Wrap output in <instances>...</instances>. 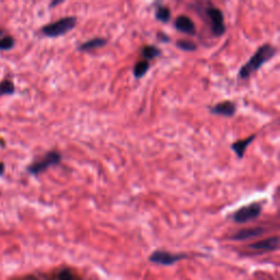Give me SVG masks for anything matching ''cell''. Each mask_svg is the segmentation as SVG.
<instances>
[{
    "mask_svg": "<svg viewBox=\"0 0 280 280\" xmlns=\"http://www.w3.org/2000/svg\"><path fill=\"white\" fill-rule=\"evenodd\" d=\"M155 17L158 21L162 22V23H168L171 19L170 8L164 6H158L155 11Z\"/></svg>",
    "mask_w": 280,
    "mask_h": 280,
    "instance_id": "obj_15",
    "label": "cell"
},
{
    "mask_svg": "<svg viewBox=\"0 0 280 280\" xmlns=\"http://www.w3.org/2000/svg\"><path fill=\"white\" fill-rule=\"evenodd\" d=\"M141 55L147 61L152 60L156 57L161 55V49L155 46V45H146V46L141 48Z\"/></svg>",
    "mask_w": 280,
    "mask_h": 280,
    "instance_id": "obj_13",
    "label": "cell"
},
{
    "mask_svg": "<svg viewBox=\"0 0 280 280\" xmlns=\"http://www.w3.org/2000/svg\"><path fill=\"white\" fill-rule=\"evenodd\" d=\"M277 48L273 46L272 44L266 43L257 48V51L253 54V56L247 60L246 64L241 67L239 71V78L246 80L250 77L259 70L261 66L276 56Z\"/></svg>",
    "mask_w": 280,
    "mask_h": 280,
    "instance_id": "obj_1",
    "label": "cell"
},
{
    "mask_svg": "<svg viewBox=\"0 0 280 280\" xmlns=\"http://www.w3.org/2000/svg\"><path fill=\"white\" fill-rule=\"evenodd\" d=\"M16 40L11 35H6L0 38V51H10L13 48Z\"/></svg>",
    "mask_w": 280,
    "mask_h": 280,
    "instance_id": "obj_17",
    "label": "cell"
},
{
    "mask_svg": "<svg viewBox=\"0 0 280 280\" xmlns=\"http://www.w3.org/2000/svg\"><path fill=\"white\" fill-rule=\"evenodd\" d=\"M107 43V40L103 38H94L87 40V42H83L82 44H80L78 46V51L80 52H88L92 51V49L100 48L105 46Z\"/></svg>",
    "mask_w": 280,
    "mask_h": 280,
    "instance_id": "obj_12",
    "label": "cell"
},
{
    "mask_svg": "<svg viewBox=\"0 0 280 280\" xmlns=\"http://www.w3.org/2000/svg\"><path fill=\"white\" fill-rule=\"evenodd\" d=\"M261 214V204L260 202H252L250 205L243 206L240 209L234 212L232 218L237 223H245L248 221L255 220L259 218Z\"/></svg>",
    "mask_w": 280,
    "mask_h": 280,
    "instance_id": "obj_5",
    "label": "cell"
},
{
    "mask_svg": "<svg viewBox=\"0 0 280 280\" xmlns=\"http://www.w3.org/2000/svg\"><path fill=\"white\" fill-rule=\"evenodd\" d=\"M4 169H6V168H4V164L2 163V162H0V176L3 174Z\"/></svg>",
    "mask_w": 280,
    "mask_h": 280,
    "instance_id": "obj_22",
    "label": "cell"
},
{
    "mask_svg": "<svg viewBox=\"0 0 280 280\" xmlns=\"http://www.w3.org/2000/svg\"><path fill=\"white\" fill-rule=\"evenodd\" d=\"M16 92L15 83L9 79H3L0 81V98L3 96H11Z\"/></svg>",
    "mask_w": 280,
    "mask_h": 280,
    "instance_id": "obj_16",
    "label": "cell"
},
{
    "mask_svg": "<svg viewBox=\"0 0 280 280\" xmlns=\"http://www.w3.org/2000/svg\"><path fill=\"white\" fill-rule=\"evenodd\" d=\"M256 138V134L251 135L250 137H247L245 139L242 140H238V141H234L231 144V149L234 151V153L238 156L239 159H243L244 157V153L246 151V148L250 146V144L253 142V140Z\"/></svg>",
    "mask_w": 280,
    "mask_h": 280,
    "instance_id": "obj_9",
    "label": "cell"
},
{
    "mask_svg": "<svg viewBox=\"0 0 280 280\" xmlns=\"http://www.w3.org/2000/svg\"><path fill=\"white\" fill-rule=\"evenodd\" d=\"M176 46L184 52H194L197 49V45L188 40H176Z\"/></svg>",
    "mask_w": 280,
    "mask_h": 280,
    "instance_id": "obj_18",
    "label": "cell"
},
{
    "mask_svg": "<svg viewBox=\"0 0 280 280\" xmlns=\"http://www.w3.org/2000/svg\"><path fill=\"white\" fill-rule=\"evenodd\" d=\"M205 15L209 21L212 34L215 36H222L227 32V28L224 25L223 12L219 8L210 4L205 9Z\"/></svg>",
    "mask_w": 280,
    "mask_h": 280,
    "instance_id": "obj_4",
    "label": "cell"
},
{
    "mask_svg": "<svg viewBox=\"0 0 280 280\" xmlns=\"http://www.w3.org/2000/svg\"><path fill=\"white\" fill-rule=\"evenodd\" d=\"M184 259V255L180 254H172V253L165 251H156L152 253L150 256V260L153 263L161 264V265H172L175 261Z\"/></svg>",
    "mask_w": 280,
    "mask_h": 280,
    "instance_id": "obj_6",
    "label": "cell"
},
{
    "mask_svg": "<svg viewBox=\"0 0 280 280\" xmlns=\"http://www.w3.org/2000/svg\"><path fill=\"white\" fill-rule=\"evenodd\" d=\"M77 23H78V19L76 17H64L60 20L42 26L40 33L46 38H60V36L65 35L66 33L70 32L71 30H74Z\"/></svg>",
    "mask_w": 280,
    "mask_h": 280,
    "instance_id": "obj_2",
    "label": "cell"
},
{
    "mask_svg": "<svg viewBox=\"0 0 280 280\" xmlns=\"http://www.w3.org/2000/svg\"><path fill=\"white\" fill-rule=\"evenodd\" d=\"M58 280H75L72 274L69 272V270H62V272L60 274V277H58Z\"/></svg>",
    "mask_w": 280,
    "mask_h": 280,
    "instance_id": "obj_19",
    "label": "cell"
},
{
    "mask_svg": "<svg viewBox=\"0 0 280 280\" xmlns=\"http://www.w3.org/2000/svg\"><path fill=\"white\" fill-rule=\"evenodd\" d=\"M60 162H61L60 153L56 150H52L48 151L47 153H45V156L42 157V159H39L34 161L33 163H31L28 168H26V171H28L30 174L36 176L45 172V171H47L49 168H52V166L60 165Z\"/></svg>",
    "mask_w": 280,
    "mask_h": 280,
    "instance_id": "obj_3",
    "label": "cell"
},
{
    "mask_svg": "<svg viewBox=\"0 0 280 280\" xmlns=\"http://www.w3.org/2000/svg\"><path fill=\"white\" fill-rule=\"evenodd\" d=\"M3 34H4V31L2 29H0V38H1Z\"/></svg>",
    "mask_w": 280,
    "mask_h": 280,
    "instance_id": "obj_23",
    "label": "cell"
},
{
    "mask_svg": "<svg viewBox=\"0 0 280 280\" xmlns=\"http://www.w3.org/2000/svg\"><path fill=\"white\" fill-rule=\"evenodd\" d=\"M265 232V230L263 228H250V229H243L240 230L238 233L234 234L232 237L233 240L237 241H244L247 240V239H252V238H256L261 236Z\"/></svg>",
    "mask_w": 280,
    "mask_h": 280,
    "instance_id": "obj_11",
    "label": "cell"
},
{
    "mask_svg": "<svg viewBox=\"0 0 280 280\" xmlns=\"http://www.w3.org/2000/svg\"><path fill=\"white\" fill-rule=\"evenodd\" d=\"M149 68H150V64H149V61H147V60L137 61L136 65L134 66V70H133L134 77L136 79L142 78L143 76H146Z\"/></svg>",
    "mask_w": 280,
    "mask_h": 280,
    "instance_id": "obj_14",
    "label": "cell"
},
{
    "mask_svg": "<svg viewBox=\"0 0 280 280\" xmlns=\"http://www.w3.org/2000/svg\"><path fill=\"white\" fill-rule=\"evenodd\" d=\"M60 3H62V1H60V0H58V1H52L51 3H49V7L54 8V7H56V6H58V4H60Z\"/></svg>",
    "mask_w": 280,
    "mask_h": 280,
    "instance_id": "obj_21",
    "label": "cell"
},
{
    "mask_svg": "<svg viewBox=\"0 0 280 280\" xmlns=\"http://www.w3.org/2000/svg\"><path fill=\"white\" fill-rule=\"evenodd\" d=\"M157 39H159L160 42H163V43H169L171 39L168 36V34H165L163 32H159L157 33Z\"/></svg>",
    "mask_w": 280,
    "mask_h": 280,
    "instance_id": "obj_20",
    "label": "cell"
},
{
    "mask_svg": "<svg viewBox=\"0 0 280 280\" xmlns=\"http://www.w3.org/2000/svg\"><path fill=\"white\" fill-rule=\"evenodd\" d=\"M210 112L215 115L232 117L237 113V105L231 101H223L210 107Z\"/></svg>",
    "mask_w": 280,
    "mask_h": 280,
    "instance_id": "obj_8",
    "label": "cell"
},
{
    "mask_svg": "<svg viewBox=\"0 0 280 280\" xmlns=\"http://www.w3.org/2000/svg\"><path fill=\"white\" fill-rule=\"evenodd\" d=\"M174 28L180 33L188 35L196 34V26L194 21L187 16H179L174 21Z\"/></svg>",
    "mask_w": 280,
    "mask_h": 280,
    "instance_id": "obj_7",
    "label": "cell"
},
{
    "mask_svg": "<svg viewBox=\"0 0 280 280\" xmlns=\"http://www.w3.org/2000/svg\"><path fill=\"white\" fill-rule=\"evenodd\" d=\"M278 246H279L278 237L268 238V239H266V240L255 242L250 245L251 248H254V250H260V251H275V250H277Z\"/></svg>",
    "mask_w": 280,
    "mask_h": 280,
    "instance_id": "obj_10",
    "label": "cell"
}]
</instances>
